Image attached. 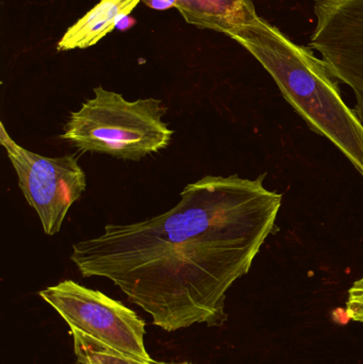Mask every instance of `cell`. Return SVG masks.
I'll use <instances>...</instances> for the list:
<instances>
[{"label": "cell", "instance_id": "3957f363", "mask_svg": "<svg viewBox=\"0 0 363 364\" xmlns=\"http://www.w3.org/2000/svg\"><path fill=\"white\" fill-rule=\"evenodd\" d=\"M93 93L78 111L70 113L61 134L81 153L138 161L172 142L174 132L162 121L166 108L161 100L128 102L102 87H94Z\"/></svg>", "mask_w": 363, "mask_h": 364}, {"label": "cell", "instance_id": "277c9868", "mask_svg": "<svg viewBox=\"0 0 363 364\" xmlns=\"http://www.w3.org/2000/svg\"><path fill=\"white\" fill-rule=\"evenodd\" d=\"M38 295L60 314L70 328L78 329L139 360L153 361L145 348L144 321L119 301L72 280L48 287Z\"/></svg>", "mask_w": 363, "mask_h": 364}, {"label": "cell", "instance_id": "8fae6325", "mask_svg": "<svg viewBox=\"0 0 363 364\" xmlns=\"http://www.w3.org/2000/svg\"><path fill=\"white\" fill-rule=\"evenodd\" d=\"M136 23V21L134 17L129 16V15H126L123 18L119 19L115 29L121 30V31H125V30L130 29V28H131Z\"/></svg>", "mask_w": 363, "mask_h": 364}, {"label": "cell", "instance_id": "8992f818", "mask_svg": "<svg viewBox=\"0 0 363 364\" xmlns=\"http://www.w3.org/2000/svg\"><path fill=\"white\" fill-rule=\"evenodd\" d=\"M313 13L317 23L308 47L354 92L352 111L363 130V0H315Z\"/></svg>", "mask_w": 363, "mask_h": 364}, {"label": "cell", "instance_id": "30bf717a", "mask_svg": "<svg viewBox=\"0 0 363 364\" xmlns=\"http://www.w3.org/2000/svg\"><path fill=\"white\" fill-rule=\"evenodd\" d=\"M345 310L352 321L363 323V276L350 288Z\"/></svg>", "mask_w": 363, "mask_h": 364}, {"label": "cell", "instance_id": "7a4b0ae2", "mask_svg": "<svg viewBox=\"0 0 363 364\" xmlns=\"http://www.w3.org/2000/svg\"><path fill=\"white\" fill-rule=\"evenodd\" d=\"M227 36L255 57L309 127L328 139L363 177L362 128L323 60L260 16Z\"/></svg>", "mask_w": 363, "mask_h": 364}, {"label": "cell", "instance_id": "ba28073f", "mask_svg": "<svg viewBox=\"0 0 363 364\" xmlns=\"http://www.w3.org/2000/svg\"><path fill=\"white\" fill-rule=\"evenodd\" d=\"M142 0H102L74 25L57 44L58 51L85 49L97 44L117 28L119 19L129 15Z\"/></svg>", "mask_w": 363, "mask_h": 364}, {"label": "cell", "instance_id": "9c48e42d", "mask_svg": "<svg viewBox=\"0 0 363 364\" xmlns=\"http://www.w3.org/2000/svg\"><path fill=\"white\" fill-rule=\"evenodd\" d=\"M70 329L74 339L76 364H151L109 348L78 329Z\"/></svg>", "mask_w": 363, "mask_h": 364}, {"label": "cell", "instance_id": "52a82bcc", "mask_svg": "<svg viewBox=\"0 0 363 364\" xmlns=\"http://www.w3.org/2000/svg\"><path fill=\"white\" fill-rule=\"evenodd\" d=\"M175 9L189 25L225 36L259 16L253 0H178Z\"/></svg>", "mask_w": 363, "mask_h": 364}, {"label": "cell", "instance_id": "7c38bea8", "mask_svg": "<svg viewBox=\"0 0 363 364\" xmlns=\"http://www.w3.org/2000/svg\"><path fill=\"white\" fill-rule=\"evenodd\" d=\"M151 364H195V363H188V361H185V363H158V361L153 360V363H151Z\"/></svg>", "mask_w": 363, "mask_h": 364}, {"label": "cell", "instance_id": "6da1fadb", "mask_svg": "<svg viewBox=\"0 0 363 364\" xmlns=\"http://www.w3.org/2000/svg\"><path fill=\"white\" fill-rule=\"evenodd\" d=\"M264 177H202L166 213L72 244L70 260L83 277L111 280L163 331L221 326L228 290L276 227L283 196Z\"/></svg>", "mask_w": 363, "mask_h": 364}, {"label": "cell", "instance_id": "5b68a950", "mask_svg": "<svg viewBox=\"0 0 363 364\" xmlns=\"http://www.w3.org/2000/svg\"><path fill=\"white\" fill-rule=\"evenodd\" d=\"M0 144L16 173L18 186L36 210L45 235H55L70 207L87 188V176L75 154L45 157L17 144L0 122Z\"/></svg>", "mask_w": 363, "mask_h": 364}]
</instances>
